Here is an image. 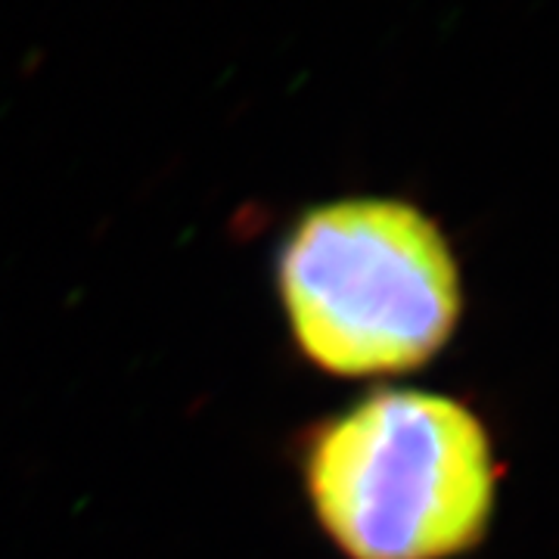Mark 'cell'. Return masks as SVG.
I'll return each mask as SVG.
<instances>
[{
	"mask_svg": "<svg viewBox=\"0 0 559 559\" xmlns=\"http://www.w3.org/2000/svg\"><path fill=\"white\" fill-rule=\"evenodd\" d=\"M305 485L348 559H454L488 535L498 457L463 401L382 389L314 429Z\"/></svg>",
	"mask_w": 559,
	"mask_h": 559,
	"instance_id": "6da1fadb",
	"label": "cell"
},
{
	"mask_svg": "<svg viewBox=\"0 0 559 559\" xmlns=\"http://www.w3.org/2000/svg\"><path fill=\"white\" fill-rule=\"evenodd\" d=\"M301 355L333 377H399L439 355L463 305L460 264L423 209L352 197L305 212L280 249Z\"/></svg>",
	"mask_w": 559,
	"mask_h": 559,
	"instance_id": "7a4b0ae2",
	"label": "cell"
}]
</instances>
